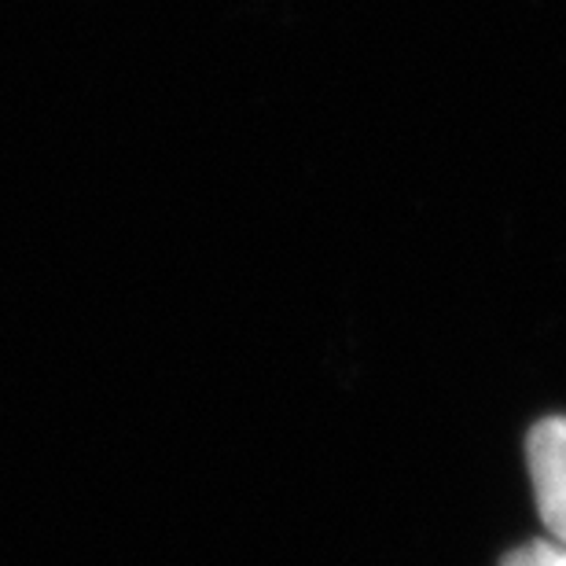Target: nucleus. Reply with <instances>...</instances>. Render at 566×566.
<instances>
[{"mask_svg":"<svg viewBox=\"0 0 566 566\" xmlns=\"http://www.w3.org/2000/svg\"><path fill=\"white\" fill-rule=\"evenodd\" d=\"M501 566H566V548L556 541H530V545L515 548Z\"/></svg>","mask_w":566,"mask_h":566,"instance_id":"obj_2","label":"nucleus"},{"mask_svg":"<svg viewBox=\"0 0 566 566\" xmlns=\"http://www.w3.org/2000/svg\"><path fill=\"white\" fill-rule=\"evenodd\" d=\"M530 479H534L541 523L556 545L566 548V416H548L526 441Z\"/></svg>","mask_w":566,"mask_h":566,"instance_id":"obj_1","label":"nucleus"}]
</instances>
